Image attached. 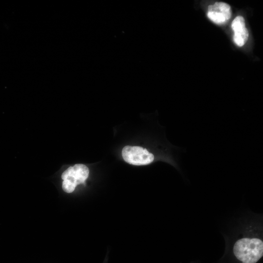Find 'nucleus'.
Instances as JSON below:
<instances>
[{"label":"nucleus","instance_id":"2","mask_svg":"<svg viewBox=\"0 0 263 263\" xmlns=\"http://www.w3.org/2000/svg\"><path fill=\"white\" fill-rule=\"evenodd\" d=\"M89 173L88 168L83 164H76L65 170L61 175L63 180L62 189L67 193H71L79 184L83 183Z\"/></svg>","mask_w":263,"mask_h":263},{"label":"nucleus","instance_id":"3","mask_svg":"<svg viewBox=\"0 0 263 263\" xmlns=\"http://www.w3.org/2000/svg\"><path fill=\"white\" fill-rule=\"evenodd\" d=\"M124 160L132 165L140 166L151 163L154 155L146 149L139 146H126L122 151Z\"/></svg>","mask_w":263,"mask_h":263},{"label":"nucleus","instance_id":"1","mask_svg":"<svg viewBox=\"0 0 263 263\" xmlns=\"http://www.w3.org/2000/svg\"><path fill=\"white\" fill-rule=\"evenodd\" d=\"M236 258L243 263H256L263 255V242L257 237H243L233 247Z\"/></svg>","mask_w":263,"mask_h":263},{"label":"nucleus","instance_id":"5","mask_svg":"<svg viewBox=\"0 0 263 263\" xmlns=\"http://www.w3.org/2000/svg\"><path fill=\"white\" fill-rule=\"evenodd\" d=\"M233 31V41L239 47L244 46L248 40L249 33L245 23V20L241 16H237L231 25Z\"/></svg>","mask_w":263,"mask_h":263},{"label":"nucleus","instance_id":"4","mask_svg":"<svg viewBox=\"0 0 263 263\" xmlns=\"http://www.w3.org/2000/svg\"><path fill=\"white\" fill-rule=\"evenodd\" d=\"M231 16L230 6L224 2H216L209 5L207 9L208 18L216 24H225L231 18Z\"/></svg>","mask_w":263,"mask_h":263}]
</instances>
